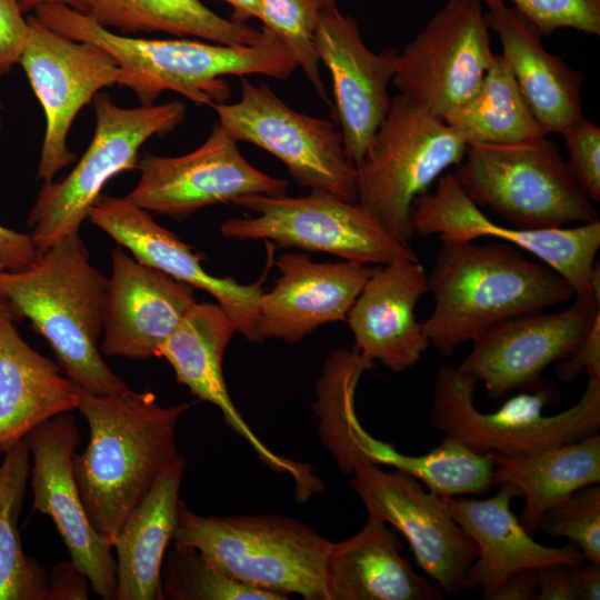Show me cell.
Returning a JSON list of instances; mask_svg holds the SVG:
<instances>
[{
	"label": "cell",
	"mask_w": 600,
	"mask_h": 600,
	"mask_svg": "<svg viewBox=\"0 0 600 600\" xmlns=\"http://www.w3.org/2000/svg\"><path fill=\"white\" fill-rule=\"evenodd\" d=\"M189 403L163 407L150 390L94 394L79 389L89 426L73 471L93 528L111 544L133 509L179 456L176 429ZM113 548V547H112Z\"/></svg>",
	"instance_id": "obj_1"
},
{
	"label": "cell",
	"mask_w": 600,
	"mask_h": 600,
	"mask_svg": "<svg viewBox=\"0 0 600 600\" xmlns=\"http://www.w3.org/2000/svg\"><path fill=\"white\" fill-rule=\"evenodd\" d=\"M33 16L64 37L94 43L111 53L121 70L119 86L132 90L141 106L154 104L169 90L211 108L231 97L224 76L287 79L298 68L286 46L266 27V38L258 44L226 46L129 37L102 27L88 13L59 3L39 6Z\"/></svg>",
	"instance_id": "obj_2"
},
{
	"label": "cell",
	"mask_w": 600,
	"mask_h": 600,
	"mask_svg": "<svg viewBox=\"0 0 600 600\" xmlns=\"http://www.w3.org/2000/svg\"><path fill=\"white\" fill-rule=\"evenodd\" d=\"M441 243L428 274L434 307L422 323L441 357H450L460 344L504 320L544 311L574 297L559 273L529 260L510 243Z\"/></svg>",
	"instance_id": "obj_3"
},
{
	"label": "cell",
	"mask_w": 600,
	"mask_h": 600,
	"mask_svg": "<svg viewBox=\"0 0 600 600\" xmlns=\"http://www.w3.org/2000/svg\"><path fill=\"white\" fill-rule=\"evenodd\" d=\"M107 284L90 263L79 232L66 236L28 269L0 272V298L16 320L28 319L48 341L63 373L94 394L131 390L104 362L98 344Z\"/></svg>",
	"instance_id": "obj_4"
},
{
	"label": "cell",
	"mask_w": 600,
	"mask_h": 600,
	"mask_svg": "<svg viewBox=\"0 0 600 600\" xmlns=\"http://www.w3.org/2000/svg\"><path fill=\"white\" fill-rule=\"evenodd\" d=\"M478 382L458 368L442 366L434 382L430 423L479 454L518 457L581 440L600 431V378L589 377L580 399L556 414H543L561 401L556 383L543 380L521 391L494 412L474 406Z\"/></svg>",
	"instance_id": "obj_5"
},
{
	"label": "cell",
	"mask_w": 600,
	"mask_h": 600,
	"mask_svg": "<svg viewBox=\"0 0 600 600\" xmlns=\"http://www.w3.org/2000/svg\"><path fill=\"white\" fill-rule=\"evenodd\" d=\"M172 543L193 548L232 578L283 599L327 600L331 541L294 518L203 517L180 500Z\"/></svg>",
	"instance_id": "obj_6"
},
{
	"label": "cell",
	"mask_w": 600,
	"mask_h": 600,
	"mask_svg": "<svg viewBox=\"0 0 600 600\" xmlns=\"http://www.w3.org/2000/svg\"><path fill=\"white\" fill-rule=\"evenodd\" d=\"M477 204L518 229L599 221L558 146L547 136L511 144H470L454 173Z\"/></svg>",
	"instance_id": "obj_7"
},
{
	"label": "cell",
	"mask_w": 600,
	"mask_h": 600,
	"mask_svg": "<svg viewBox=\"0 0 600 600\" xmlns=\"http://www.w3.org/2000/svg\"><path fill=\"white\" fill-rule=\"evenodd\" d=\"M467 148L443 119L398 93L357 167V202L409 244L413 200L448 168L459 166Z\"/></svg>",
	"instance_id": "obj_8"
},
{
	"label": "cell",
	"mask_w": 600,
	"mask_h": 600,
	"mask_svg": "<svg viewBox=\"0 0 600 600\" xmlns=\"http://www.w3.org/2000/svg\"><path fill=\"white\" fill-rule=\"evenodd\" d=\"M93 138L72 171L59 182H44L27 224L39 252L66 236L79 232L104 184L122 171L137 168L139 150L151 137L172 132L184 119L180 101L122 108L106 92L94 96Z\"/></svg>",
	"instance_id": "obj_9"
},
{
	"label": "cell",
	"mask_w": 600,
	"mask_h": 600,
	"mask_svg": "<svg viewBox=\"0 0 600 600\" xmlns=\"http://www.w3.org/2000/svg\"><path fill=\"white\" fill-rule=\"evenodd\" d=\"M233 204L256 216L226 220L220 232L229 240H271L376 266L419 260L410 244L393 238L357 201L310 191L300 197L248 194Z\"/></svg>",
	"instance_id": "obj_10"
},
{
	"label": "cell",
	"mask_w": 600,
	"mask_h": 600,
	"mask_svg": "<svg viewBox=\"0 0 600 600\" xmlns=\"http://www.w3.org/2000/svg\"><path fill=\"white\" fill-rule=\"evenodd\" d=\"M211 108L218 124L236 141L273 154L299 186L357 201V167L334 122L293 110L268 86L253 84L246 77H241L239 101Z\"/></svg>",
	"instance_id": "obj_11"
},
{
	"label": "cell",
	"mask_w": 600,
	"mask_h": 600,
	"mask_svg": "<svg viewBox=\"0 0 600 600\" xmlns=\"http://www.w3.org/2000/svg\"><path fill=\"white\" fill-rule=\"evenodd\" d=\"M481 0H446L397 52L392 84L443 119L478 90L494 53Z\"/></svg>",
	"instance_id": "obj_12"
},
{
	"label": "cell",
	"mask_w": 600,
	"mask_h": 600,
	"mask_svg": "<svg viewBox=\"0 0 600 600\" xmlns=\"http://www.w3.org/2000/svg\"><path fill=\"white\" fill-rule=\"evenodd\" d=\"M29 33L18 63L46 116L38 179L51 182L76 161L68 134L79 111L106 87L119 84L121 70L103 48L64 37L28 16Z\"/></svg>",
	"instance_id": "obj_13"
},
{
	"label": "cell",
	"mask_w": 600,
	"mask_h": 600,
	"mask_svg": "<svg viewBox=\"0 0 600 600\" xmlns=\"http://www.w3.org/2000/svg\"><path fill=\"white\" fill-rule=\"evenodd\" d=\"M350 474V487L368 513L406 537L419 567L441 591L448 596L464 591L478 547L450 514L444 496L424 490L406 472L384 471L367 461H357Z\"/></svg>",
	"instance_id": "obj_14"
},
{
	"label": "cell",
	"mask_w": 600,
	"mask_h": 600,
	"mask_svg": "<svg viewBox=\"0 0 600 600\" xmlns=\"http://www.w3.org/2000/svg\"><path fill=\"white\" fill-rule=\"evenodd\" d=\"M137 169L140 179L124 198L148 212L177 221L204 207L233 203L248 194H286L289 184L247 161L238 141L219 124L194 151L179 157L144 152Z\"/></svg>",
	"instance_id": "obj_15"
},
{
	"label": "cell",
	"mask_w": 600,
	"mask_h": 600,
	"mask_svg": "<svg viewBox=\"0 0 600 600\" xmlns=\"http://www.w3.org/2000/svg\"><path fill=\"white\" fill-rule=\"evenodd\" d=\"M411 223L414 234L437 236L440 241L483 237L502 240L553 269L572 287L574 297L597 299L591 277L600 247V220L571 228H508L488 218L464 193L454 173H447L438 179L433 192L413 200Z\"/></svg>",
	"instance_id": "obj_16"
},
{
	"label": "cell",
	"mask_w": 600,
	"mask_h": 600,
	"mask_svg": "<svg viewBox=\"0 0 600 600\" xmlns=\"http://www.w3.org/2000/svg\"><path fill=\"white\" fill-rule=\"evenodd\" d=\"M574 298L563 311L526 313L493 326L472 341L457 368L482 382L492 400L533 390L547 367L569 358L600 317V300Z\"/></svg>",
	"instance_id": "obj_17"
},
{
	"label": "cell",
	"mask_w": 600,
	"mask_h": 600,
	"mask_svg": "<svg viewBox=\"0 0 600 600\" xmlns=\"http://www.w3.org/2000/svg\"><path fill=\"white\" fill-rule=\"evenodd\" d=\"M32 457L30 484L33 511L48 514L70 554V562L104 600H117V563L112 546L93 528L81 500L73 471L80 443L70 412L52 417L27 436Z\"/></svg>",
	"instance_id": "obj_18"
},
{
	"label": "cell",
	"mask_w": 600,
	"mask_h": 600,
	"mask_svg": "<svg viewBox=\"0 0 600 600\" xmlns=\"http://www.w3.org/2000/svg\"><path fill=\"white\" fill-rule=\"evenodd\" d=\"M314 47L330 72L334 97L333 116L340 126L349 160L358 167L384 120L391 98L396 50L379 53L363 42L354 19L338 8L321 10Z\"/></svg>",
	"instance_id": "obj_19"
},
{
	"label": "cell",
	"mask_w": 600,
	"mask_h": 600,
	"mask_svg": "<svg viewBox=\"0 0 600 600\" xmlns=\"http://www.w3.org/2000/svg\"><path fill=\"white\" fill-rule=\"evenodd\" d=\"M88 219L141 263L211 294L232 319L237 332L247 340L263 341L257 318L269 266L259 280L249 284L232 277L213 276L203 269L202 257L191 246L124 197L101 194L91 207Z\"/></svg>",
	"instance_id": "obj_20"
},
{
	"label": "cell",
	"mask_w": 600,
	"mask_h": 600,
	"mask_svg": "<svg viewBox=\"0 0 600 600\" xmlns=\"http://www.w3.org/2000/svg\"><path fill=\"white\" fill-rule=\"evenodd\" d=\"M236 332L234 322L218 303L196 302L163 342L159 357L170 363L178 383L220 409L227 424L251 446L263 463L274 471L290 474L298 500L304 501L322 489L321 481L308 464L270 450L250 429L231 400L223 378L222 358Z\"/></svg>",
	"instance_id": "obj_21"
},
{
	"label": "cell",
	"mask_w": 600,
	"mask_h": 600,
	"mask_svg": "<svg viewBox=\"0 0 600 600\" xmlns=\"http://www.w3.org/2000/svg\"><path fill=\"white\" fill-rule=\"evenodd\" d=\"M196 302L193 287L114 248L102 301L101 353L134 360L159 357Z\"/></svg>",
	"instance_id": "obj_22"
},
{
	"label": "cell",
	"mask_w": 600,
	"mask_h": 600,
	"mask_svg": "<svg viewBox=\"0 0 600 600\" xmlns=\"http://www.w3.org/2000/svg\"><path fill=\"white\" fill-rule=\"evenodd\" d=\"M279 277L263 291L257 328L264 339L296 343L324 323L347 321L374 267L356 261L314 262L301 252L282 254Z\"/></svg>",
	"instance_id": "obj_23"
},
{
	"label": "cell",
	"mask_w": 600,
	"mask_h": 600,
	"mask_svg": "<svg viewBox=\"0 0 600 600\" xmlns=\"http://www.w3.org/2000/svg\"><path fill=\"white\" fill-rule=\"evenodd\" d=\"M427 292L428 274L419 260L376 266L347 317L354 347L392 372L416 366L430 346L414 313Z\"/></svg>",
	"instance_id": "obj_24"
},
{
	"label": "cell",
	"mask_w": 600,
	"mask_h": 600,
	"mask_svg": "<svg viewBox=\"0 0 600 600\" xmlns=\"http://www.w3.org/2000/svg\"><path fill=\"white\" fill-rule=\"evenodd\" d=\"M513 498H521V492L510 483L499 484L498 492L487 499L444 497L450 514L478 547L464 590H479L481 598L517 571L553 562L576 566L586 560L573 542L553 548L533 540L511 511Z\"/></svg>",
	"instance_id": "obj_25"
},
{
	"label": "cell",
	"mask_w": 600,
	"mask_h": 600,
	"mask_svg": "<svg viewBox=\"0 0 600 600\" xmlns=\"http://www.w3.org/2000/svg\"><path fill=\"white\" fill-rule=\"evenodd\" d=\"M484 13L502 46L520 91L547 134L560 133L582 116L584 76L546 50L542 33L514 7L499 1Z\"/></svg>",
	"instance_id": "obj_26"
},
{
	"label": "cell",
	"mask_w": 600,
	"mask_h": 600,
	"mask_svg": "<svg viewBox=\"0 0 600 600\" xmlns=\"http://www.w3.org/2000/svg\"><path fill=\"white\" fill-rule=\"evenodd\" d=\"M0 298V453L52 417L77 409L79 388L19 334Z\"/></svg>",
	"instance_id": "obj_27"
},
{
	"label": "cell",
	"mask_w": 600,
	"mask_h": 600,
	"mask_svg": "<svg viewBox=\"0 0 600 600\" xmlns=\"http://www.w3.org/2000/svg\"><path fill=\"white\" fill-rule=\"evenodd\" d=\"M388 523L368 513L363 528L331 542L324 566L327 600H440L441 589L400 554Z\"/></svg>",
	"instance_id": "obj_28"
},
{
	"label": "cell",
	"mask_w": 600,
	"mask_h": 600,
	"mask_svg": "<svg viewBox=\"0 0 600 600\" xmlns=\"http://www.w3.org/2000/svg\"><path fill=\"white\" fill-rule=\"evenodd\" d=\"M1 453L0 600L87 599L89 581L71 562L60 563L48 572L24 553L18 519L30 477V451L26 437Z\"/></svg>",
	"instance_id": "obj_29"
},
{
	"label": "cell",
	"mask_w": 600,
	"mask_h": 600,
	"mask_svg": "<svg viewBox=\"0 0 600 600\" xmlns=\"http://www.w3.org/2000/svg\"><path fill=\"white\" fill-rule=\"evenodd\" d=\"M187 460L179 454L129 514L114 542L117 600H161L164 554L177 526Z\"/></svg>",
	"instance_id": "obj_30"
},
{
	"label": "cell",
	"mask_w": 600,
	"mask_h": 600,
	"mask_svg": "<svg viewBox=\"0 0 600 600\" xmlns=\"http://www.w3.org/2000/svg\"><path fill=\"white\" fill-rule=\"evenodd\" d=\"M492 456V486L510 483L520 490L524 504L519 521L530 534L550 507L600 482L599 433L527 456Z\"/></svg>",
	"instance_id": "obj_31"
},
{
	"label": "cell",
	"mask_w": 600,
	"mask_h": 600,
	"mask_svg": "<svg viewBox=\"0 0 600 600\" xmlns=\"http://www.w3.org/2000/svg\"><path fill=\"white\" fill-rule=\"evenodd\" d=\"M343 441L352 460L392 467L444 497L484 494L492 487L493 456L476 453L450 437L424 454L409 456L371 436L352 416L344 427Z\"/></svg>",
	"instance_id": "obj_32"
},
{
	"label": "cell",
	"mask_w": 600,
	"mask_h": 600,
	"mask_svg": "<svg viewBox=\"0 0 600 600\" xmlns=\"http://www.w3.org/2000/svg\"><path fill=\"white\" fill-rule=\"evenodd\" d=\"M89 14L121 34L160 31L226 46H254L267 34L264 27L220 17L202 0H96Z\"/></svg>",
	"instance_id": "obj_33"
},
{
	"label": "cell",
	"mask_w": 600,
	"mask_h": 600,
	"mask_svg": "<svg viewBox=\"0 0 600 600\" xmlns=\"http://www.w3.org/2000/svg\"><path fill=\"white\" fill-rule=\"evenodd\" d=\"M468 144H511L547 136L500 53L478 90L443 118Z\"/></svg>",
	"instance_id": "obj_34"
},
{
	"label": "cell",
	"mask_w": 600,
	"mask_h": 600,
	"mask_svg": "<svg viewBox=\"0 0 600 600\" xmlns=\"http://www.w3.org/2000/svg\"><path fill=\"white\" fill-rule=\"evenodd\" d=\"M161 579L164 598L176 600H284L232 578L190 547L173 546Z\"/></svg>",
	"instance_id": "obj_35"
},
{
	"label": "cell",
	"mask_w": 600,
	"mask_h": 600,
	"mask_svg": "<svg viewBox=\"0 0 600 600\" xmlns=\"http://www.w3.org/2000/svg\"><path fill=\"white\" fill-rule=\"evenodd\" d=\"M321 10L317 0H259L258 19L286 46L321 99L331 104L314 47Z\"/></svg>",
	"instance_id": "obj_36"
},
{
	"label": "cell",
	"mask_w": 600,
	"mask_h": 600,
	"mask_svg": "<svg viewBox=\"0 0 600 600\" xmlns=\"http://www.w3.org/2000/svg\"><path fill=\"white\" fill-rule=\"evenodd\" d=\"M539 529L546 534L568 538L589 562L600 563V487L589 484L550 507Z\"/></svg>",
	"instance_id": "obj_37"
},
{
	"label": "cell",
	"mask_w": 600,
	"mask_h": 600,
	"mask_svg": "<svg viewBox=\"0 0 600 600\" xmlns=\"http://www.w3.org/2000/svg\"><path fill=\"white\" fill-rule=\"evenodd\" d=\"M491 3L506 0H481ZM540 30L550 36L569 28L587 34H600V0H509Z\"/></svg>",
	"instance_id": "obj_38"
},
{
	"label": "cell",
	"mask_w": 600,
	"mask_h": 600,
	"mask_svg": "<svg viewBox=\"0 0 600 600\" xmlns=\"http://www.w3.org/2000/svg\"><path fill=\"white\" fill-rule=\"evenodd\" d=\"M560 134L572 174L592 202L600 201V127L581 117Z\"/></svg>",
	"instance_id": "obj_39"
},
{
	"label": "cell",
	"mask_w": 600,
	"mask_h": 600,
	"mask_svg": "<svg viewBox=\"0 0 600 600\" xmlns=\"http://www.w3.org/2000/svg\"><path fill=\"white\" fill-rule=\"evenodd\" d=\"M29 33L20 0H0V77L18 63Z\"/></svg>",
	"instance_id": "obj_40"
},
{
	"label": "cell",
	"mask_w": 600,
	"mask_h": 600,
	"mask_svg": "<svg viewBox=\"0 0 600 600\" xmlns=\"http://www.w3.org/2000/svg\"><path fill=\"white\" fill-rule=\"evenodd\" d=\"M582 371H586L588 377L600 378V317L583 343L556 366L557 377L563 383H572Z\"/></svg>",
	"instance_id": "obj_41"
},
{
	"label": "cell",
	"mask_w": 600,
	"mask_h": 600,
	"mask_svg": "<svg viewBox=\"0 0 600 600\" xmlns=\"http://www.w3.org/2000/svg\"><path fill=\"white\" fill-rule=\"evenodd\" d=\"M39 252L30 234L0 224V260L6 270L17 272L31 267Z\"/></svg>",
	"instance_id": "obj_42"
},
{
	"label": "cell",
	"mask_w": 600,
	"mask_h": 600,
	"mask_svg": "<svg viewBox=\"0 0 600 600\" xmlns=\"http://www.w3.org/2000/svg\"><path fill=\"white\" fill-rule=\"evenodd\" d=\"M577 566V564H576ZM539 589L536 600H577L571 564L553 562L537 568Z\"/></svg>",
	"instance_id": "obj_43"
},
{
	"label": "cell",
	"mask_w": 600,
	"mask_h": 600,
	"mask_svg": "<svg viewBox=\"0 0 600 600\" xmlns=\"http://www.w3.org/2000/svg\"><path fill=\"white\" fill-rule=\"evenodd\" d=\"M539 589L537 569L517 571L498 586H496L482 599L486 600H536Z\"/></svg>",
	"instance_id": "obj_44"
},
{
	"label": "cell",
	"mask_w": 600,
	"mask_h": 600,
	"mask_svg": "<svg viewBox=\"0 0 600 600\" xmlns=\"http://www.w3.org/2000/svg\"><path fill=\"white\" fill-rule=\"evenodd\" d=\"M571 573L578 593V599L599 600L600 598V563L589 562L571 566Z\"/></svg>",
	"instance_id": "obj_45"
},
{
	"label": "cell",
	"mask_w": 600,
	"mask_h": 600,
	"mask_svg": "<svg viewBox=\"0 0 600 600\" xmlns=\"http://www.w3.org/2000/svg\"><path fill=\"white\" fill-rule=\"evenodd\" d=\"M94 2L96 0H20V4L24 13L33 11L36 8L42 4L59 3L89 14Z\"/></svg>",
	"instance_id": "obj_46"
},
{
	"label": "cell",
	"mask_w": 600,
	"mask_h": 600,
	"mask_svg": "<svg viewBox=\"0 0 600 600\" xmlns=\"http://www.w3.org/2000/svg\"><path fill=\"white\" fill-rule=\"evenodd\" d=\"M228 2L232 9V20L246 22L251 18L259 17V0H223Z\"/></svg>",
	"instance_id": "obj_47"
},
{
	"label": "cell",
	"mask_w": 600,
	"mask_h": 600,
	"mask_svg": "<svg viewBox=\"0 0 600 600\" xmlns=\"http://www.w3.org/2000/svg\"><path fill=\"white\" fill-rule=\"evenodd\" d=\"M323 10L337 8V0H317Z\"/></svg>",
	"instance_id": "obj_48"
},
{
	"label": "cell",
	"mask_w": 600,
	"mask_h": 600,
	"mask_svg": "<svg viewBox=\"0 0 600 600\" xmlns=\"http://www.w3.org/2000/svg\"><path fill=\"white\" fill-rule=\"evenodd\" d=\"M2 120H3V104L0 100V130L2 128Z\"/></svg>",
	"instance_id": "obj_49"
},
{
	"label": "cell",
	"mask_w": 600,
	"mask_h": 600,
	"mask_svg": "<svg viewBox=\"0 0 600 600\" xmlns=\"http://www.w3.org/2000/svg\"><path fill=\"white\" fill-rule=\"evenodd\" d=\"M3 270H6V268H4L3 263H2V261L0 260V272H2Z\"/></svg>",
	"instance_id": "obj_50"
}]
</instances>
